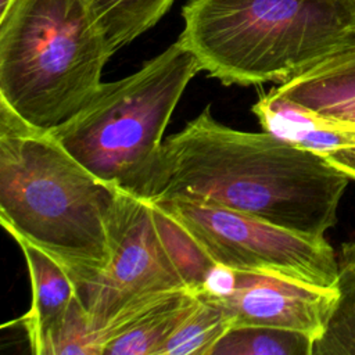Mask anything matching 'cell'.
Wrapping results in <instances>:
<instances>
[{"label":"cell","mask_w":355,"mask_h":355,"mask_svg":"<svg viewBox=\"0 0 355 355\" xmlns=\"http://www.w3.org/2000/svg\"><path fill=\"white\" fill-rule=\"evenodd\" d=\"M348 182L327 157L265 130L232 129L205 107L166 137L137 196L214 204L324 237Z\"/></svg>","instance_id":"1"},{"label":"cell","mask_w":355,"mask_h":355,"mask_svg":"<svg viewBox=\"0 0 355 355\" xmlns=\"http://www.w3.org/2000/svg\"><path fill=\"white\" fill-rule=\"evenodd\" d=\"M121 187L73 158L49 129L0 101V222L58 259L72 280L111 261V218Z\"/></svg>","instance_id":"2"},{"label":"cell","mask_w":355,"mask_h":355,"mask_svg":"<svg viewBox=\"0 0 355 355\" xmlns=\"http://www.w3.org/2000/svg\"><path fill=\"white\" fill-rule=\"evenodd\" d=\"M179 40L223 85L284 83L355 44V0H189Z\"/></svg>","instance_id":"3"},{"label":"cell","mask_w":355,"mask_h":355,"mask_svg":"<svg viewBox=\"0 0 355 355\" xmlns=\"http://www.w3.org/2000/svg\"><path fill=\"white\" fill-rule=\"evenodd\" d=\"M112 54L85 0H14L0 15V101L51 129L94 96Z\"/></svg>","instance_id":"4"},{"label":"cell","mask_w":355,"mask_h":355,"mask_svg":"<svg viewBox=\"0 0 355 355\" xmlns=\"http://www.w3.org/2000/svg\"><path fill=\"white\" fill-rule=\"evenodd\" d=\"M200 71L196 55L178 39L135 73L103 82L78 112L49 130L100 180L137 196L171 115Z\"/></svg>","instance_id":"5"},{"label":"cell","mask_w":355,"mask_h":355,"mask_svg":"<svg viewBox=\"0 0 355 355\" xmlns=\"http://www.w3.org/2000/svg\"><path fill=\"white\" fill-rule=\"evenodd\" d=\"M111 244L107 268L75 282L101 354L139 313L173 291L189 290L157 234L148 200L121 189L111 218Z\"/></svg>","instance_id":"6"},{"label":"cell","mask_w":355,"mask_h":355,"mask_svg":"<svg viewBox=\"0 0 355 355\" xmlns=\"http://www.w3.org/2000/svg\"><path fill=\"white\" fill-rule=\"evenodd\" d=\"M155 202L172 214L219 265L279 273L322 287L336 286L337 254L324 237L301 234L214 204L183 198Z\"/></svg>","instance_id":"7"},{"label":"cell","mask_w":355,"mask_h":355,"mask_svg":"<svg viewBox=\"0 0 355 355\" xmlns=\"http://www.w3.org/2000/svg\"><path fill=\"white\" fill-rule=\"evenodd\" d=\"M336 297L334 287H322L279 273L236 270V286L230 294L201 298L219 305L232 327H279L304 331L316 340Z\"/></svg>","instance_id":"8"},{"label":"cell","mask_w":355,"mask_h":355,"mask_svg":"<svg viewBox=\"0 0 355 355\" xmlns=\"http://www.w3.org/2000/svg\"><path fill=\"white\" fill-rule=\"evenodd\" d=\"M275 90L320 114L355 123V44L280 83ZM327 158L355 180V151Z\"/></svg>","instance_id":"9"},{"label":"cell","mask_w":355,"mask_h":355,"mask_svg":"<svg viewBox=\"0 0 355 355\" xmlns=\"http://www.w3.org/2000/svg\"><path fill=\"white\" fill-rule=\"evenodd\" d=\"M12 237L26 261L32 291L28 312L15 322L24 326L31 351L35 355H46L76 297L75 282L64 265L47 251L19 236Z\"/></svg>","instance_id":"10"},{"label":"cell","mask_w":355,"mask_h":355,"mask_svg":"<svg viewBox=\"0 0 355 355\" xmlns=\"http://www.w3.org/2000/svg\"><path fill=\"white\" fill-rule=\"evenodd\" d=\"M261 128L324 157L355 151V123L331 118L290 100L275 89L252 105Z\"/></svg>","instance_id":"11"},{"label":"cell","mask_w":355,"mask_h":355,"mask_svg":"<svg viewBox=\"0 0 355 355\" xmlns=\"http://www.w3.org/2000/svg\"><path fill=\"white\" fill-rule=\"evenodd\" d=\"M191 290L173 291L133 318L104 347L103 355H159L179 324L198 304Z\"/></svg>","instance_id":"12"},{"label":"cell","mask_w":355,"mask_h":355,"mask_svg":"<svg viewBox=\"0 0 355 355\" xmlns=\"http://www.w3.org/2000/svg\"><path fill=\"white\" fill-rule=\"evenodd\" d=\"M337 261V297L312 355H355V243L343 244Z\"/></svg>","instance_id":"13"},{"label":"cell","mask_w":355,"mask_h":355,"mask_svg":"<svg viewBox=\"0 0 355 355\" xmlns=\"http://www.w3.org/2000/svg\"><path fill=\"white\" fill-rule=\"evenodd\" d=\"M112 51L151 29L175 0H85Z\"/></svg>","instance_id":"14"},{"label":"cell","mask_w":355,"mask_h":355,"mask_svg":"<svg viewBox=\"0 0 355 355\" xmlns=\"http://www.w3.org/2000/svg\"><path fill=\"white\" fill-rule=\"evenodd\" d=\"M148 202L157 234L169 259L187 288L197 294L218 263L172 214L155 201L148 200Z\"/></svg>","instance_id":"15"},{"label":"cell","mask_w":355,"mask_h":355,"mask_svg":"<svg viewBox=\"0 0 355 355\" xmlns=\"http://www.w3.org/2000/svg\"><path fill=\"white\" fill-rule=\"evenodd\" d=\"M315 337L268 326L230 327L209 355H312Z\"/></svg>","instance_id":"16"},{"label":"cell","mask_w":355,"mask_h":355,"mask_svg":"<svg viewBox=\"0 0 355 355\" xmlns=\"http://www.w3.org/2000/svg\"><path fill=\"white\" fill-rule=\"evenodd\" d=\"M232 327L219 305L201 298L162 347L159 355H209L211 348Z\"/></svg>","instance_id":"17"},{"label":"cell","mask_w":355,"mask_h":355,"mask_svg":"<svg viewBox=\"0 0 355 355\" xmlns=\"http://www.w3.org/2000/svg\"><path fill=\"white\" fill-rule=\"evenodd\" d=\"M46 355H103L97 334L90 326L78 297L51 338Z\"/></svg>","instance_id":"18"},{"label":"cell","mask_w":355,"mask_h":355,"mask_svg":"<svg viewBox=\"0 0 355 355\" xmlns=\"http://www.w3.org/2000/svg\"><path fill=\"white\" fill-rule=\"evenodd\" d=\"M12 1L14 0H0V15H3L8 10V7L12 4Z\"/></svg>","instance_id":"19"}]
</instances>
